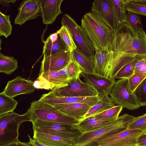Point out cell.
I'll return each mask as SVG.
<instances>
[{
  "label": "cell",
  "instance_id": "cell-1",
  "mask_svg": "<svg viewBox=\"0 0 146 146\" xmlns=\"http://www.w3.org/2000/svg\"><path fill=\"white\" fill-rule=\"evenodd\" d=\"M108 51L111 65L121 68L135 57L146 55V33L143 27L135 29L126 22L117 26Z\"/></svg>",
  "mask_w": 146,
  "mask_h": 146
},
{
  "label": "cell",
  "instance_id": "cell-2",
  "mask_svg": "<svg viewBox=\"0 0 146 146\" xmlns=\"http://www.w3.org/2000/svg\"><path fill=\"white\" fill-rule=\"evenodd\" d=\"M81 26L95 50L108 51L114 36L110 27L92 12L84 15Z\"/></svg>",
  "mask_w": 146,
  "mask_h": 146
},
{
  "label": "cell",
  "instance_id": "cell-3",
  "mask_svg": "<svg viewBox=\"0 0 146 146\" xmlns=\"http://www.w3.org/2000/svg\"><path fill=\"white\" fill-rule=\"evenodd\" d=\"M125 113L109 124L91 131L83 133L71 146H97L104 139L127 129L129 123L135 118Z\"/></svg>",
  "mask_w": 146,
  "mask_h": 146
},
{
  "label": "cell",
  "instance_id": "cell-4",
  "mask_svg": "<svg viewBox=\"0 0 146 146\" xmlns=\"http://www.w3.org/2000/svg\"><path fill=\"white\" fill-rule=\"evenodd\" d=\"M31 121L28 110L20 115L15 112L0 117V146H6L18 140L19 131L23 122Z\"/></svg>",
  "mask_w": 146,
  "mask_h": 146
},
{
  "label": "cell",
  "instance_id": "cell-5",
  "mask_svg": "<svg viewBox=\"0 0 146 146\" xmlns=\"http://www.w3.org/2000/svg\"><path fill=\"white\" fill-rule=\"evenodd\" d=\"M30 119L75 125L79 121L58 110L54 106L39 100L31 103L28 109Z\"/></svg>",
  "mask_w": 146,
  "mask_h": 146
},
{
  "label": "cell",
  "instance_id": "cell-6",
  "mask_svg": "<svg viewBox=\"0 0 146 146\" xmlns=\"http://www.w3.org/2000/svg\"><path fill=\"white\" fill-rule=\"evenodd\" d=\"M33 131L59 136L72 140L73 142L83 133L74 125L43 121L32 120Z\"/></svg>",
  "mask_w": 146,
  "mask_h": 146
},
{
  "label": "cell",
  "instance_id": "cell-7",
  "mask_svg": "<svg viewBox=\"0 0 146 146\" xmlns=\"http://www.w3.org/2000/svg\"><path fill=\"white\" fill-rule=\"evenodd\" d=\"M110 95L115 104L129 110L138 109L141 106L130 88L128 79L116 81Z\"/></svg>",
  "mask_w": 146,
  "mask_h": 146
},
{
  "label": "cell",
  "instance_id": "cell-8",
  "mask_svg": "<svg viewBox=\"0 0 146 146\" xmlns=\"http://www.w3.org/2000/svg\"><path fill=\"white\" fill-rule=\"evenodd\" d=\"M48 93L59 97L99 96L96 90L88 82L82 81L80 77L70 80L66 86L54 89Z\"/></svg>",
  "mask_w": 146,
  "mask_h": 146
},
{
  "label": "cell",
  "instance_id": "cell-9",
  "mask_svg": "<svg viewBox=\"0 0 146 146\" xmlns=\"http://www.w3.org/2000/svg\"><path fill=\"white\" fill-rule=\"evenodd\" d=\"M61 24L62 26L66 27L71 33L77 48L88 56L94 58L95 49L81 26L67 14L63 16Z\"/></svg>",
  "mask_w": 146,
  "mask_h": 146
},
{
  "label": "cell",
  "instance_id": "cell-10",
  "mask_svg": "<svg viewBox=\"0 0 146 146\" xmlns=\"http://www.w3.org/2000/svg\"><path fill=\"white\" fill-rule=\"evenodd\" d=\"M145 132L139 129H127L102 140L100 146H137L139 137Z\"/></svg>",
  "mask_w": 146,
  "mask_h": 146
},
{
  "label": "cell",
  "instance_id": "cell-11",
  "mask_svg": "<svg viewBox=\"0 0 146 146\" xmlns=\"http://www.w3.org/2000/svg\"><path fill=\"white\" fill-rule=\"evenodd\" d=\"M71 60V53L66 49L60 52L44 57L41 62L39 75L58 71L66 67Z\"/></svg>",
  "mask_w": 146,
  "mask_h": 146
},
{
  "label": "cell",
  "instance_id": "cell-12",
  "mask_svg": "<svg viewBox=\"0 0 146 146\" xmlns=\"http://www.w3.org/2000/svg\"><path fill=\"white\" fill-rule=\"evenodd\" d=\"M18 13L14 23L20 25L26 21L41 16L39 0H23L18 8Z\"/></svg>",
  "mask_w": 146,
  "mask_h": 146
},
{
  "label": "cell",
  "instance_id": "cell-13",
  "mask_svg": "<svg viewBox=\"0 0 146 146\" xmlns=\"http://www.w3.org/2000/svg\"><path fill=\"white\" fill-rule=\"evenodd\" d=\"M91 12L113 31L116 24L110 0H95L92 3Z\"/></svg>",
  "mask_w": 146,
  "mask_h": 146
},
{
  "label": "cell",
  "instance_id": "cell-14",
  "mask_svg": "<svg viewBox=\"0 0 146 146\" xmlns=\"http://www.w3.org/2000/svg\"><path fill=\"white\" fill-rule=\"evenodd\" d=\"M84 80L93 86L97 91L98 96L102 97L110 95L115 82V79H111L94 73L81 74Z\"/></svg>",
  "mask_w": 146,
  "mask_h": 146
},
{
  "label": "cell",
  "instance_id": "cell-15",
  "mask_svg": "<svg viewBox=\"0 0 146 146\" xmlns=\"http://www.w3.org/2000/svg\"><path fill=\"white\" fill-rule=\"evenodd\" d=\"M33 83L31 80L18 76L7 82L3 92L13 98L21 94H31L36 89Z\"/></svg>",
  "mask_w": 146,
  "mask_h": 146
},
{
  "label": "cell",
  "instance_id": "cell-16",
  "mask_svg": "<svg viewBox=\"0 0 146 146\" xmlns=\"http://www.w3.org/2000/svg\"><path fill=\"white\" fill-rule=\"evenodd\" d=\"M101 98V97L99 96L86 97H59L54 96L47 93L42 94L39 100L51 105L58 104L81 103L87 104L92 107Z\"/></svg>",
  "mask_w": 146,
  "mask_h": 146
},
{
  "label": "cell",
  "instance_id": "cell-17",
  "mask_svg": "<svg viewBox=\"0 0 146 146\" xmlns=\"http://www.w3.org/2000/svg\"><path fill=\"white\" fill-rule=\"evenodd\" d=\"M63 0H39L43 23L51 24L62 13L61 5Z\"/></svg>",
  "mask_w": 146,
  "mask_h": 146
},
{
  "label": "cell",
  "instance_id": "cell-18",
  "mask_svg": "<svg viewBox=\"0 0 146 146\" xmlns=\"http://www.w3.org/2000/svg\"><path fill=\"white\" fill-rule=\"evenodd\" d=\"M62 113L80 121L91 108L86 104L73 103L54 104L52 105Z\"/></svg>",
  "mask_w": 146,
  "mask_h": 146
},
{
  "label": "cell",
  "instance_id": "cell-19",
  "mask_svg": "<svg viewBox=\"0 0 146 146\" xmlns=\"http://www.w3.org/2000/svg\"><path fill=\"white\" fill-rule=\"evenodd\" d=\"M33 138L48 146H71L73 141L57 135L33 131Z\"/></svg>",
  "mask_w": 146,
  "mask_h": 146
},
{
  "label": "cell",
  "instance_id": "cell-20",
  "mask_svg": "<svg viewBox=\"0 0 146 146\" xmlns=\"http://www.w3.org/2000/svg\"><path fill=\"white\" fill-rule=\"evenodd\" d=\"M72 57L80 66L82 72L86 74L94 73V58L88 56L77 48L71 53Z\"/></svg>",
  "mask_w": 146,
  "mask_h": 146
},
{
  "label": "cell",
  "instance_id": "cell-21",
  "mask_svg": "<svg viewBox=\"0 0 146 146\" xmlns=\"http://www.w3.org/2000/svg\"><path fill=\"white\" fill-rule=\"evenodd\" d=\"M116 119H100L91 116L79 121L74 125L83 133L101 128Z\"/></svg>",
  "mask_w": 146,
  "mask_h": 146
},
{
  "label": "cell",
  "instance_id": "cell-22",
  "mask_svg": "<svg viewBox=\"0 0 146 146\" xmlns=\"http://www.w3.org/2000/svg\"><path fill=\"white\" fill-rule=\"evenodd\" d=\"M113 100L108 96H104L90 108L84 116L82 120L93 116L115 106ZM82 121V120H81Z\"/></svg>",
  "mask_w": 146,
  "mask_h": 146
},
{
  "label": "cell",
  "instance_id": "cell-23",
  "mask_svg": "<svg viewBox=\"0 0 146 146\" xmlns=\"http://www.w3.org/2000/svg\"><path fill=\"white\" fill-rule=\"evenodd\" d=\"M38 78H42L48 82L51 86L52 90L66 86L69 82L58 71L43 73L39 75Z\"/></svg>",
  "mask_w": 146,
  "mask_h": 146
},
{
  "label": "cell",
  "instance_id": "cell-24",
  "mask_svg": "<svg viewBox=\"0 0 146 146\" xmlns=\"http://www.w3.org/2000/svg\"><path fill=\"white\" fill-rule=\"evenodd\" d=\"M116 26L126 22L127 13L125 0H110Z\"/></svg>",
  "mask_w": 146,
  "mask_h": 146
},
{
  "label": "cell",
  "instance_id": "cell-25",
  "mask_svg": "<svg viewBox=\"0 0 146 146\" xmlns=\"http://www.w3.org/2000/svg\"><path fill=\"white\" fill-rule=\"evenodd\" d=\"M66 49V46L58 34L57 40L52 41L47 39L44 42L42 54L44 57L60 52Z\"/></svg>",
  "mask_w": 146,
  "mask_h": 146
},
{
  "label": "cell",
  "instance_id": "cell-26",
  "mask_svg": "<svg viewBox=\"0 0 146 146\" xmlns=\"http://www.w3.org/2000/svg\"><path fill=\"white\" fill-rule=\"evenodd\" d=\"M18 68L17 61L13 56L0 54V73L10 75Z\"/></svg>",
  "mask_w": 146,
  "mask_h": 146
},
{
  "label": "cell",
  "instance_id": "cell-27",
  "mask_svg": "<svg viewBox=\"0 0 146 146\" xmlns=\"http://www.w3.org/2000/svg\"><path fill=\"white\" fill-rule=\"evenodd\" d=\"M95 50L94 73L105 77L106 57L108 51Z\"/></svg>",
  "mask_w": 146,
  "mask_h": 146
},
{
  "label": "cell",
  "instance_id": "cell-28",
  "mask_svg": "<svg viewBox=\"0 0 146 146\" xmlns=\"http://www.w3.org/2000/svg\"><path fill=\"white\" fill-rule=\"evenodd\" d=\"M18 102L13 98L9 96L3 92L0 93V117L12 112L16 108Z\"/></svg>",
  "mask_w": 146,
  "mask_h": 146
},
{
  "label": "cell",
  "instance_id": "cell-29",
  "mask_svg": "<svg viewBox=\"0 0 146 146\" xmlns=\"http://www.w3.org/2000/svg\"><path fill=\"white\" fill-rule=\"evenodd\" d=\"M144 56H139L135 57L131 61L120 69L115 76V79H128L134 74L135 66L137 63Z\"/></svg>",
  "mask_w": 146,
  "mask_h": 146
},
{
  "label": "cell",
  "instance_id": "cell-30",
  "mask_svg": "<svg viewBox=\"0 0 146 146\" xmlns=\"http://www.w3.org/2000/svg\"><path fill=\"white\" fill-rule=\"evenodd\" d=\"M56 32L60 35L66 48L70 53L77 48L71 33L66 27L62 26L60 29Z\"/></svg>",
  "mask_w": 146,
  "mask_h": 146
},
{
  "label": "cell",
  "instance_id": "cell-31",
  "mask_svg": "<svg viewBox=\"0 0 146 146\" xmlns=\"http://www.w3.org/2000/svg\"><path fill=\"white\" fill-rule=\"evenodd\" d=\"M125 2L127 11L146 16V4L137 0H125Z\"/></svg>",
  "mask_w": 146,
  "mask_h": 146
},
{
  "label": "cell",
  "instance_id": "cell-32",
  "mask_svg": "<svg viewBox=\"0 0 146 146\" xmlns=\"http://www.w3.org/2000/svg\"><path fill=\"white\" fill-rule=\"evenodd\" d=\"M10 16L0 12V36L7 38L11 34L12 26L9 19Z\"/></svg>",
  "mask_w": 146,
  "mask_h": 146
},
{
  "label": "cell",
  "instance_id": "cell-33",
  "mask_svg": "<svg viewBox=\"0 0 146 146\" xmlns=\"http://www.w3.org/2000/svg\"><path fill=\"white\" fill-rule=\"evenodd\" d=\"M121 106L116 105L93 116V117L100 119H117L123 109Z\"/></svg>",
  "mask_w": 146,
  "mask_h": 146
},
{
  "label": "cell",
  "instance_id": "cell-34",
  "mask_svg": "<svg viewBox=\"0 0 146 146\" xmlns=\"http://www.w3.org/2000/svg\"><path fill=\"white\" fill-rule=\"evenodd\" d=\"M140 129L146 132V113L135 117L129 124L127 129Z\"/></svg>",
  "mask_w": 146,
  "mask_h": 146
},
{
  "label": "cell",
  "instance_id": "cell-35",
  "mask_svg": "<svg viewBox=\"0 0 146 146\" xmlns=\"http://www.w3.org/2000/svg\"><path fill=\"white\" fill-rule=\"evenodd\" d=\"M133 93L141 106H146V78L136 88Z\"/></svg>",
  "mask_w": 146,
  "mask_h": 146
},
{
  "label": "cell",
  "instance_id": "cell-36",
  "mask_svg": "<svg viewBox=\"0 0 146 146\" xmlns=\"http://www.w3.org/2000/svg\"><path fill=\"white\" fill-rule=\"evenodd\" d=\"M126 22L135 29H137L140 27H143L140 15L133 12L128 11L127 14Z\"/></svg>",
  "mask_w": 146,
  "mask_h": 146
},
{
  "label": "cell",
  "instance_id": "cell-37",
  "mask_svg": "<svg viewBox=\"0 0 146 146\" xmlns=\"http://www.w3.org/2000/svg\"><path fill=\"white\" fill-rule=\"evenodd\" d=\"M68 74L70 80L79 77L82 71L78 64L72 59L66 67Z\"/></svg>",
  "mask_w": 146,
  "mask_h": 146
},
{
  "label": "cell",
  "instance_id": "cell-38",
  "mask_svg": "<svg viewBox=\"0 0 146 146\" xmlns=\"http://www.w3.org/2000/svg\"><path fill=\"white\" fill-rule=\"evenodd\" d=\"M146 78V75L134 74L128 79L129 87L133 92Z\"/></svg>",
  "mask_w": 146,
  "mask_h": 146
},
{
  "label": "cell",
  "instance_id": "cell-39",
  "mask_svg": "<svg viewBox=\"0 0 146 146\" xmlns=\"http://www.w3.org/2000/svg\"><path fill=\"white\" fill-rule=\"evenodd\" d=\"M33 86L35 89L52 90L51 85L44 80L41 78H37L34 82Z\"/></svg>",
  "mask_w": 146,
  "mask_h": 146
},
{
  "label": "cell",
  "instance_id": "cell-40",
  "mask_svg": "<svg viewBox=\"0 0 146 146\" xmlns=\"http://www.w3.org/2000/svg\"><path fill=\"white\" fill-rule=\"evenodd\" d=\"M137 146H146V132L143 133L139 137Z\"/></svg>",
  "mask_w": 146,
  "mask_h": 146
},
{
  "label": "cell",
  "instance_id": "cell-41",
  "mask_svg": "<svg viewBox=\"0 0 146 146\" xmlns=\"http://www.w3.org/2000/svg\"><path fill=\"white\" fill-rule=\"evenodd\" d=\"M28 136L29 140L28 142L34 146H48L34 139H32L29 135Z\"/></svg>",
  "mask_w": 146,
  "mask_h": 146
},
{
  "label": "cell",
  "instance_id": "cell-42",
  "mask_svg": "<svg viewBox=\"0 0 146 146\" xmlns=\"http://www.w3.org/2000/svg\"><path fill=\"white\" fill-rule=\"evenodd\" d=\"M134 74L146 75V59L142 65L139 68L135 71Z\"/></svg>",
  "mask_w": 146,
  "mask_h": 146
},
{
  "label": "cell",
  "instance_id": "cell-43",
  "mask_svg": "<svg viewBox=\"0 0 146 146\" xmlns=\"http://www.w3.org/2000/svg\"><path fill=\"white\" fill-rule=\"evenodd\" d=\"M6 146H34L28 142H23L18 141Z\"/></svg>",
  "mask_w": 146,
  "mask_h": 146
},
{
  "label": "cell",
  "instance_id": "cell-44",
  "mask_svg": "<svg viewBox=\"0 0 146 146\" xmlns=\"http://www.w3.org/2000/svg\"><path fill=\"white\" fill-rule=\"evenodd\" d=\"M60 74L68 80H69L66 67L58 71Z\"/></svg>",
  "mask_w": 146,
  "mask_h": 146
},
{
  "label": "cell",
  "instance_id": "cell-45",
  "mask_svg": "<svg viewBox=\"0 0 146 146\" xmlns=\"http://www.w3.org/2000/svg\"><path fill=\"white\" fill-rule=\"evenodd\" d=\"M16 1V0H0V3L3 6L7 7L9 6V3L11 2L15 3Z\"/></svg>",
  "mask_w": 146,
  "mask_h": 146
},
{
  "label": "cell",
  "instance_id": "cell-46",
  "mask_svg": "<svg viewBox=\"0 0 146 146\" xmlns=\"http://www.w3.org/2000/svg\"><path fill=\"white\" fill-rule=\"evenodd\" d=\"M58 36V34L56 32L54 33L50 34L47 39L52 41H55L57 40Z\"/></svg>",
  "mask_w": 146,
  "mask_h": 146
},
{
  "label": "cell",
  "instance_id": "cell-47",
  "mask_svg": "<svg viewBox=\"0 0 146 146\" xmlns=\"http://www.w3.org/2000/svg\"><path fill=\"white\" fill-rule=\"evenodd\" d=\"M138 1L146 4V0H137Z\"/></svg>",
  "mask_w": 146,
  "mask_h": 146
},
{
  "label": "cell",
  "instance_id": "cell-48",
  "mask_svg": "<svg viewBox=\"0 0 146 146\" xmlns=\"http://www.w3.org/2000/svg\"></svg>",
  "mask_w": 146,
  "mask_h": 146
}]
</instances>
